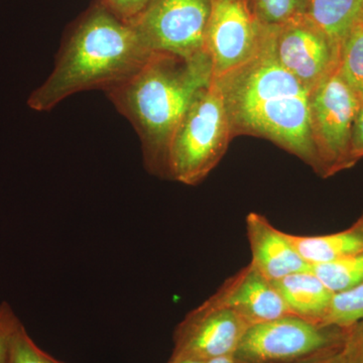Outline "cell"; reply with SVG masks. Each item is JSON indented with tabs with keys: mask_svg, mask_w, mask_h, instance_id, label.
<instances>
[{
	"mask_svg": "<svg viewBox=\"0 0 363 363\" xmlns=\"http://www.w3.org/2000/svg\"><path fill=\"white\" fill-rule=\"evenodd\" d=\"M247 233L253 267L269 281L311 269L301 257L286 233L272 225L264 215L247 216Z\"/></svg>",
	"mask_w": 363,
	"mask_h": 363,
	"instance_id": "12",
	"label": "cell"
},
{
	"mask_svg": "<svg viewBox=\"0 0 363 363\" xmlns=\"http://www.w3.org/2000/svg\"><path fill=\"white\" fill-rule=\"evenodd\" d=\"M211 0H149L130 21L150 52L185 58L205 54Z\"/></svg>",
	"mask_w": 363,
	"mask_h": 363,
	"instance_id": "7",
	"label": "cell"
},
{
	"mask_svg": "<svg viewBox=\"0 0 363 363\" xmlns=\"http://www.w3.org/2000/svg\"><path fill=\"white\" fill-rule=\"evenodd\" d=\"M346 335L347 328L288 315L250 326L234 355L252 363H296L343 345Z\"/></svg>",
	"mask_w": 363,
	"mask_h": 363,
	"instance_id": "6",
	"label": "cell"
},
{
	"mask_svg": "<svg viewBox=\"0 0 363 363\" xmlns=\"http://www.w3.org/2000/svg\"><path fill=\"white\" fill-rule=\"evenodd\" d=\"M213 79L207 52L185 58L154 52L142 68L106 95L133 124L142 143L143 164L152 175L168 178L169 143L196 94Z\"/></svg>",
	"mask_w": 363,
	"mask_h": 363,
	"instance_id": "3",
	"label": "cell"
},
{
	"mask_svg": "<svg viewBox=\"0 0 363 363\" xmlns=\"http://www.w3.org/2000/svg\"><path fill=\"white\" fill-rule=\"evenodd\" d=\"M362 23H363V20H362Z\"/></svg>",
	"mask_w": 363,
	"mask_h": 363,
	"instance_id": "28",
	"label": "cell"
},
{
	"mask_svg": "<svg viewBox=\"0 0 363 363\" xmlns=\"http://www.w3.org/2000/svg\"><path fill=\"white\" fill-rule=\"evenodd\" d=\"M167 363H204L201 360L195 359L187 357H182V355L172 354L171 357Z\"/></svg>",
	"mask_w": 363,
	"mask_h": 363,
	"instance_id": "27",
	"label": "cell"
},
{
	"mask_svg": "<svg viewBox=\"0 0 363 363\" xmlns=\"http://www.w3.org/2000/svg\"><path fill=\"white\" fill-rule=\"evenodd\" d=\"M276 26H267L264 43L253 58L217 81L233 138H264L311 167L319 162L310 130V93L279 64L274 51Z\"/></svg>",
	"mask_w": 363,
	"mask_h": 363,
	"instance_id": "1",
	"label": "cell"
},
{
	"mask_svg": "<svg viewBox=\"0 0 363 363\" xmlns=\"http://www.w3.org/2000/svg\"><path fill=\"white\" fill-rule=\"evenodd\" d=\"M257 21L266 26H279L305 16L308 0H250Z\"/></svg>",
	"mask_w": 363,
	"mask_h": 363,
	"instance_id": "19",
	"label": "cell"
},
{
	"mask_svg": "<svg viewBox=\"0 0 363 363\" xmlns=\"http://www.w3.org/2000/svg\"><path fill=\"white\" fill-rule=\"evenodd\" d=\"M267 30L250 0H211L205 50L219 78L247 63L259 52Z\"/></svg>",
	"mask_w": 363,
	"mask_h": 363,
	"instance_id": "8",
	"label": "cell"
},
{
	"mask_svg": "<svg viewBox=\"0 0 363 363\" xmlns=\"http://www.w3.org/2000/svg\"><path fill=\"white\" fill-rule=\"evenodd\" d=\"M311 269L332 293L346 292L363 283V252L335 262L315 264Z\"/></svg>",
	"mask_w": 363,
	"mask_h": 363,
	"instance_id": "16",
	"label": "cell"
},
{
	"mask_svg": "<svg viewBox=\"0 0 363 363\" xmlns=\"http://www.w3.org/2000/svg\"><path fill=\"white\" fill-rule=\"evenodd\" d=\"M351 156L355 164L363 157V100H362V105L358 111L354 128H353Z\"/></svg>",
	"mask_w": 363,
	"mask_h": 363,
	"instance_id": "24",
	"label": "cell"
},
{
	"mask_svg": "<svg viewBox=\"0 0 363 363\" xmlns=\"http://www.w3.org/2000/svg\"><path fill=\"white\" fill-rule=\"evenodd\" d=\"M207 300L233 310L250 326L292 315L274 284L252 264L226 279Z\"/></svg>",
	"mask_w": 363,
	"mask_h": 363,
	"instance_id": "11",
	"label": "cell"
},
{
	"mask_svg": "<svg viewBox=\"0 0 363 363\" xmlns=\"http://www.w3.org/2000/svg\"><path fill=\"white\" fill-rule=\"evenodd\" d=\"M324 323L341 328L363 323V283L346 292L334 294Z\"/></svg>",
	"mask_w": 363,
	"mask_h": 363,
	"instance_id": "18",
	"label": "cell"
},
{
	"mask_svg": "<svg viewBox=\"0 0 363 363\" xmlns=\"http://www.w3.org/2000/svg\"><path fill=\"white\" fill-rule=\"evenodd\" d=\"M104 2L121 20L130 23L142 13L149 0H104Z\"/></svg>",
	"mask_w": 363,
	"mask_h": 363,
	"instance_id": "23",
	"label": "cell"
},
{
	"mask_svg": "<svg viewBox=\"0 0 363 363\" xmlns=\"http://www.w3.org/2000/svg\"><path fill=\"white\" fill-rule=\"evenodd\" d=\"M305 16L341 48L350 30L363 20V0H308Z\"/></svg>",
	"mask_w": 363,
	"mask_h": 363,
	"instance_id": "15",
	"label": "cell"
},
{
	"mask_svg": "<svg viewBox=\"0 0 363 363\" xmlns=\"http://www.w3.org/2000/svg\"><path fill=\"white\" fill-rule=\"evenodd\" d=\"M343 345L296 363H345Z\"/></svg>",
	"mask_w": 363,
	"mask_h": 363,
	"instance_id": "25",
	"label": "cell"
},
{
	"mask_svg": "<svg viewBox=\"0 0 363 363\" xmlns=\"http://www.w3.org/2000/svg\"><path fill=\"white\" fill-rule=\"evenodd\" d=\"M292 315L325 324L334 294L312 269L295 272L272 281Z\"/></svg>",
	"mask_w": 363,
	"mask_h": 363,
	"instance_id": "13",
	"label": "cell"
},
{
	"mask_svg": "<svg viewBox=\"0 0 363 363\" xmlns=\"http://www.w3.org/2000/svg\"><path fill=\"white\" fill-rule=\"evenodd\" d=\"M250 327L233 310L206 300L177 325L172 354L204 362L235 354Z\"/></svg>",
	"mask_w": 363,
	"mask_h": 363,
	"instance_id": "10",
	"label": "cell"
},
{
	"mask_svg": "<svg viewBox=\"0 0 363 363\" xmlns=\"http://www.w3.org/2000/svg\"><path fill=\"white\" fill-rule=\"evenodd\" d=\"M220 86L215 79L196 94L169 143L168 179L196 186L207 178L233 140Z\"/></svg>",
	"mask_w": 363,
	"mask_h": 363,
	"instance_id": "4",
	"label": "cell"
},
{
	"mask_svg": "<svg viewBox=\"0 0 363 363\" xmlns=\"http://www.w3.org/2000/svg\"><path fill=\"white\" fill-rule=\"evenodd\" d=\"M339 75L363 100V23H357L340 48Z\"/></svg>",
	"mask_w": 363,
	"mask_h": 363,
	"instance_id": "17",
	"label": "cell"
},
{
	"mask_svg": "<svg viewBox=\"0 0 363 363\" xmlns=\"http://www.w3.org/2000/svg\"><path fill=\"white\" fill-rule=\"evenodd\" d=\"M274 51L279 64L310 91L337 70L340 57V47L306 16L276 26Z\"/></svg>",
	"mask_w": 363,
	"mask_h": 363,
	"instance_id": "9",
	"label": "cell"
},
{
	"mask_svg": "<svg viewBox=\"0 0 363 363\" xmlns=\"http://www.w3.org/2000/svg\"><path fill=\"white\" fill-rule=\"evenodd\" d=\"M204 363H252L245 362V360L240 359L235 355H229V357H223L219 358H215V359L208 360Z\"/></svg>",
	"mask_w": 363,
	"mask_h": 363,
	"instance_id": "26",
	"label": "cell"
},
{
	"mask_svg": "<svg viewBox=\"0 0 363 363\" xmlns=\"http://www.w3.org/2000/svg\"><path fill=\"white\" fill-rule=\"evenodd\" d=\"M286 235L310 266L342 259L363 252V212L352 225L339 233L314 236L290 233Z\"/></svg>",
	"mask_w": 363,
	"mask_h": 363,
	"instance_id": "14",
	"label": "cell"
},
{
	"mask_svg": "<svg viewBox=\"0 0 363 363\" xmlns=\"http://www.w3.org/2000/svg\"><path fill=\"white\" fill-rule=\"evenodd\" d=\"M343 351L345 363H363V323L348 327Z\"/></svg>",
	"mask_w": 363,
	"mask_h": 363,
	"instance_id": "22",
	"label": "cell"
},
{
	"mask_svg": "<svg viewBox=\"0 0 363 363\" xmlns=\"http://www.w3.org/2000/svg\"><path fill=\"white\" fill-rule=\"evenodd\" d=\"M149 51L130 23L93 0L67 28L54 70L28 97L35 111H50L82 91L106 92L131 77L147 61Z\"/></svg>",
	"mask_w": 363,
	"mask_h": 363,
	"instance_id": "2",
	"label": "cell"
},
{
	"mask_svg": "<svg viewBox=\"0 0 363 363\" xmlns=\"http://www.w3.org/2000/svg\"><path fill=\"white\" fill-rule=\"evenodd\" d=\"M360 105L362 99L337 70L310 93V130L322 178L354 166L351 147Z\"/></svg>",
	"mask_w": 363,
	"mask_h": 363,
	"instance_id": "5",
	"label": "cell"
},
{
	"mask_svg": "<svg viewBox=\"0 0 363 363\" xmlns=\"http://www.w3.org/2000/svg\"><path fill=\"white\" fill-rule=\"evenodd\" d=\"M6 363H66L52 357L33 340L21 325L11 342Z\"/></svg>",
	"mask_w": 363,
	"mask_h": 363,
	"instance_id": "20",
	"label": "cell"
},
{
	"mask_svg": "<svg viewBox=\"0 0 363 363\" xmlns=\"http://www.w3.org/2000/svg\"><path fill=\"white\" fill-rule=\"evenodd\" d=\"M21 325L13 307L7 302L0 303V363H6L11 342Z\"/></svg>",
	"mask_w": 363,
	"mask_h": 363,
	"instance_id": "21",
	"label": "cell"
}]
</instances>
